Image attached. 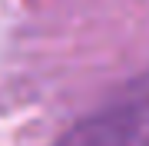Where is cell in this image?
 <instances>
[]
</instances>
